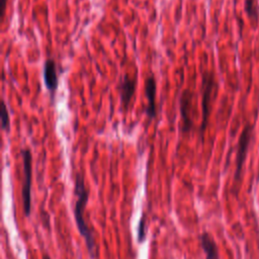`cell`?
Returning a JSON list of instances; mask_svg holds the SVG:
<instances>
[{
	"label": "cell",
	"instance_id": "cell-10",
	"mask_svg": "<svg viewBox=\"0 0 259 259\" xmlns=\"http://www.w3.org/2000/svg\"><path fill=\"white\" fill-rule=\"evenodd\" d=\"M245 11L251 19L258 18V6L255 0H245Z\"/></svg>",
	"mask_w": 259,
	"mask_h": 259
},
{
	"label": "cell",
	"instance_id": "cell-14",
	"mask_svg": "<svg viewBox=\"0 0 259 259\" xmlns=\"http://www.w3.org/2000/svg\"><path fill=\"white\" fill-rule=\"evenodd\" d=\"M42 259H51V257H50V255H49V254L44 253V254H42Z\"/></svg>",
	"mask_w": 259,
	"mask_h": 259
},
{
	"label": "cell",
	"instance_id": "cell-3",
	"mask_svg": "<svg viewBox=\"0 0 259 259\" xmlns=\"http://www.w3.org/2000/svg\"><path fill=\"white\" fill-rule=\"evenodd\" d=\"M23 162V183L21 188L23 211L26 217L31 211V179H32V156L28 149L21 150Z\"/></svg>",
	"mask_w": 259,
	"mask_h": 259
},
{
	"label": "cell",
	"instance_id": "cell-2",
	"mask_svg": "<svg viewBox=\"0 0 259 259\" xmlns=\"http://www.w3.org/2000/svg\"><path fill=\"white\" fill-rule=\"evenodd\" d=\"M217 90V82L212 72L204 71L201 77V106H202V120L199 126L200 135H203L208 121V116L210 113V104L213 97V93Z\"/></svg>",
	"mask_w": 259,
	"mask_h": 259
},
{
	"label": "cell",
	"instance_id": "cell-8",
	"mask_svg": "<svg viewBox=\"0 0 259 259\" xmlns=\"http://www.w3.org/2000/svg\"><path fill=\"white\" fill-rule=\"evenodd\" d=\"M44 81L47 89L53 94L58 88V74L56 63L52 59H48L44 65Z\"/></svg>",
	"mask_w": 259,
	"mask_h": 259
},
{
	"label": "cell",
	"instance_id": "cell-7",
	"mask_svg": "<svg viewBox=\"0 0 259 259\" xmlns=\"http://www.w3.org/2000/svg\"><path fill=\"white\" fill-rule=\"evenodd\" d=\"M137 86V78L131 77L128 74H124L118 84V90L120 94V101L123 110H127L132 99L134 97Z\"/></svg>",
	"mask_w": 259,
	"mask_h": 259
},
{
	"label": "cell",
	"instance_id": "cell-11",
	"mask_svg": "<svg viewBox=\"0 0 259 259\" xmlns=\"http://www.w3.org/2000/svg\"><path fill=\"white\" fill-rule=\"evenodd\" d=\"M0 117H1V127L3 131L7 132L9 130V124H10V118H9V112H8V108L6 106L5 101H2V107H1V113H0Z\"/></svg>",
	"mask_w": 259,
	"mask_h": 259
},
{
	"label": "cell",
	"instance_id": "cell-5",
	"mask_svg": "<svg viewBox=\"0 0 259 259\" xmlns=\"http://www.w3.org/2000/svg\"><path fill=\"white\" fill-rule=\"evenodd\" d=\"M194 93L190 89H184L179 97V110L182 120V132L187 134L193 128V119L191 116Z\"/></svg>",
	"mask_w": 259,
	"mask_h": 259
},
{
	"label": "cell",
	"instance_id": "cell-9",
	"mask_svg": "<svg viewBox=\"0 0 259 259\" xmlns=\"http://www.w3.org/2000/svg\"><path fill=\"white\" fill-rule=\"evenodd\" d=\"M200 243L205 254V259H220L218 245L208 232L201 233Z\"/></svg>",
	"mask_w": 259,
	"mask_h": 259
},
{
	"label": "cell",
	"instance_id": "cell-4",
	"mask_svg": "<svg viewBox=\"0 0 259 259\" xmlns=\"http://www.w3.org/2000/svg\"><path fill=\"white\" fill-rule=\"evenodd\" d=\"M254 126L251 124H246L244 130L242 131L239 141H238V149L236 156V171H235V180H239L242 172L243 165L245 163L247 152L252 140Z\"/></svg>",
	"mask_w": 259,
	"mask_h": 259
},
{
	"label": "cell",
	"instance_id": "cell-13",
	"mask_svg": "<svg viewBox=\"0 0 259 259\" xmlns=\"http://www.w3.org/2000/svg\"><path fill=\"white\" fill-rule=\"evenodd\" d=\"M6 2L7 0H0V4H1V18H3V15H4V12H5V7H6Z\"/></svg>",
	"mask_w": 259,
	"mask_h": 259
},
{
	"label": "cell",
	"instance_id": "cell-6",
	"mask_svg": "<svg viewBox=\"0 0 259 259\" xmlns=\"http://www.w3.org/2000/svg\"><path fill=\"white\" fill-rule=\"evenodd\" d=\"M156 93H157V82L155 75H149L145 80V95L147 98L146 114L149 119H154L157 116V105H156Z\"/></svg>",
	"mask_w": 259,
	"mask_h": 259
},
{
	"label": "cell",
	"instance_id": "cell-12",
	"mask_svg": "<svg viewBox=\"0 0 259 259\" xmlns=\"http://www.w3.org/2000/svg\"><path fill=\"white\" fill-rule=\"evenodd\" d=\"M146 237V220L144 214L142 215L140 222H139V227H138V240L139 242H143Z\"/></svg>",
	"mask_w": 259,
	"mask_h": 259
},
{
	"label": "cell",
	"instance_id": "cell-1",
	"mask_svg": "<svg viewBox=\"0 0 259 259\" xmlns=\"http://www.w3.org/2000/svg\"><path fill=\"white\" fill-rule=\"evenodd\" d=\"M74 193L76 195V200L74 204V217L75 221L78 227V230L81 234V236L84 238L86 242V246L88 249V252L92 259H94L97 255V247L95 243V238L93 236V233L88 226V224L85 221L84 218V210L85 206L87 204L88 198H89V190L86 187L84 177L80 172H77L75 174L74 179Z\"/></svg>",
	"mask_w": 259,
	"mask_h": 259
}]
</instances>
